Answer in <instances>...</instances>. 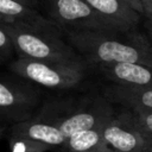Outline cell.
Listing matches in <instances>:
<instances>
[{
	"instance_id": "6da1fadb",
	"label": "cell",
	"mask_w": 152,
	"mask_h": 152,
	"mask_svg": "<svg viewBox=\"0 0 152 152\" xmlns=\"http://www.w3.org/2000/svg\"><path fill=\"white\" fill-rule=\"evenodd\" d=\"M68 38L86 59L99 65L134 63L152 66V43L134 30L69 31Z\"/></svg>"
},
{
	"instance_id": "7a4b0ae2",
	"label": "cell",
	"mask_w": 152,
	"mask_h": 152,
	"mask_svg": "<svg viewBox=\"0 0 152 152\" xmlns=\"http://www.w3.org/2000/svg\"><path fill=\"white\" fill-rule=\"evenodd\" d=\"M6 26L13 38L15 52L19 57L65 64L83 63L74 49L62 40L58 30H27L7 24Z\"/></svg>"
},
{
	"instance_id": "3957f363",
	"label": "cell",
	"mask_w": 152,
	"mask_h": 152,
	"mask_svg": "<svg viewBox=\"0 0 152 152\" xmlns=\"http://www.w3.org/2000/svg\"><path fill=\"white\" fill-rule=\"evenodd\" d=\"M10 69L19 77L52 89L72 88L84 77V63L65 64L19 57Z\"/></svg>"
},
{
	"instance_id": "277c9868",
	"label": "cell",
	"mask_w": 152,
	"mask_h": 152,
	"mask_svg": "<svg viewBox=\"0 0 152 152\" xmlns=\"http://www.w3.org/2000/svg\"><path fill=\"white\" fill-rule=\"evenodd\" d=\"M56 24L69 31H118L84 0H49Z\"/></svg>"
},
{
	"instance_id": "5b68a950",
	"label": "cell",
	"mask_w": 152,
	"mask_h": 152,
	"mask_svg": "<svg viewBox=\"0 0 152 152\" xmlns=\"http://www.w3.org/2000/svg\"><path fill=\"white\" fill-rule=\"evenodd\" d=\"M38 102V93L30 84L4 76L0 83L1 114L17 124L32 119V112Z\"/></svg>"
},
{
	"instance_id": "8992f818",
	"label": "cell",
	"mask_w": 152,
	"mask_h": 152,
	"mask_svg": "<svg viewBox=\"0 0 152 152\" xmlns=\"http://www.w3.org/2000/svg\"><path fill=\"white\" fill-rule=\"evenodd\" d=\"M103 138L112 152H145L148 145L132 110L113 116L104 127Z\"/></svg>"
},
{
	"instance_id": "52a82bcc",
	"label": "cell",
	"mask_w": 152,
	"mask_h": 152,
	"mask_svg": "<svg viewBox=\"0 0 152 152\" xmlns=\"http://www.w3.org/2000/svg\"><path fill=\"white\" fill-rule=\"evenodd\" d=\"M113 116V108L106 101L96 100L93 103L80 107L75 112L62 116L59 129L68 139L78 132L101 126L108 122Z\"/></svg>"
},
{
	"instance_id": "ba28073f",
	"label": "cell",
	"mask_w": 152,
	"mask_h": 152,
	"mask_svg": "<svg viewBox=\"0 0 152 152\" xmlns=\"http://www.w3.org/2000/svg\"><path fill=\"white\" fill-rule=\"evenodd\" d=\"M62 116L52 113H43L39 116L17 124L12 129V137L32 139L49 146L64 145L68 140L59 129Z\"/></svg>"
},
{
	"instance_id": "9c48e42d",
	"label": "cell",
	"mask_w": 152,
	"mask_h": 152,
	"mask_svg": "<svg viewBox=\"0 0 152 152\" xmlns=\"http://www.w3.org/2000/svg\"><path fill=\"white\" fill-rule=\"evenodd\" d=\"M0 21L13 27L57 31L56 23L44 18L36 7L15 0H0Z\"/></svg>"
},
{
	"instance_id": "30bf717a",
	"label": "cell",
	"mask_w": 152,
	"mask_h": 152,
	"mask_svg": "<svg viewBox=\"0 0 152 152\" xmlns=\"http://www.w3.org/2000/svg\"><path fill=\"white\" fill-rule=\"evenodd\" d=\"M102 75L115 84L126 87L152 89V66L134 63L101 64Z\"/></svg>"
},
{
	"instance_id": "8fae6325",
	"label": "cell",
	"mask_w": 152,
	"mask_h": 152,
	"mask_svg": "<svg viewBox=\"0 0 152 152\" xmlns=\"http://www.w3.org/2000/svg\"><path fill=\"white\" fill-rule=\"evenodd\" d=\"M100 17L118 31L134 30L142 17L121 0H84Z\"/></svg>"
},
{
	"instance_id": "7c38bea8",
	"label": "cell",
	"mask_w": 152,
	"mask_h": 152,
	"mask_svg": "<svg viewBox=\"0 0 152 152\" xmlns=\"http://www.w3.org/2000/svg\"><path fill=\"white\" fill-rule=\"evenodd\" d=\"M107 122L91 129L78 132L65 141L64 146L70 152H112L107 146L103 131Z\"/></svg>"
},
{
	"instance_id": "4fadbf2b",
	"label": "cell",
	"mask_w": 152,
	"mask_h": 152,
	"mask_svg": "<svg viewBox=\"0 0 152 152\" xmlns=\"http://www.w3.org/2000/svg\"><path fill=\"white\" fill-rule=\"evenodd\" d=\"M107 96L119 103L131 107H144L152 109V89H141L115 84L106 90Z\"/></svg>"
},
{
	"instance_id": "5bb4252c",
	"label": "cell",
	"mask_w": 152,
	"mask_h": 152,
	"mask_svg": "<svg viewBox=\"0 0 152 152\" xmlns=\"http://www.w3.org/2000/svg\"><path fill=\"white\" fill-rule=\"evenodd\" d=\"M51 146L20 137H12L11 138V150L12 152H45Z\"/></svg>"
},
{
	"instance_id": "9a60e30c",
	"label": "cell",
	"mask_w": 152,
	"mask_h": 152,
	"mask_svg": "<svg viewBox=\"0 0 152 152\" xmlns=\"http://www.w3.org/2000/svg\"><path fill=\"white\" fill-rule=\"evenodd\" d=\"M131 110L141 132L150 141H152V109L135 106V107H131Z\"/></svg>"
},
{
	"instance_id": "2e32d148",
	"label": "cell",
	"mask_w": 152,
	"mask_h": 152,
	"mask_svg": "<svg viewBox=\"0 0 152 152\" xmlns=\"http://www.w3.org/2000/svg\"><path fill=\"white\" fill-rule=\"evenodd\" d=\"M13 51H15L13 38H12L6 24L0 21V57H1V59L4 62L6 59H8L12 56Z\"/></svg>"
},
{
	"instance_id": "e0dca14e",
	"label": "cell",
	"mask_w": 152,
	"mask_h": 152,
	"mask_svg": "<svg viewBox=\"0 0 152 152\" xmlns=\"http://www.w3.org/2000/svg\"><path fill=\"white\" fill-rule=\"evenodd\" d=\"M141 15L145 17L147 20L152 21V0H144L142 1V12Z\"/></svg>"
},
{
	"instance_id": "ac0fdd59",
	"label": "cell",
	"mask_w": 152,
	"mask_h": 152,
	"mask_svg": "<svg viewBox=\"0 0 152 152\" xmlns=\"http://www.w3.org/2000/svg\"><path fill=\"white\" fill-rule=\"evenodd\" d=\"M124 1L125 4H127L129 7H132L133 10H135L138 13L141 14L142 12V1L144 0H121Z\"/></svg>"
},
{
	"instance_id": "d6986e66",
	"label": "cell",
	"mask_w": 152,
	"mask_h": 152,
	"mask_svg": "<svg viewBox=\"0 0 152 152\" xmlns=\"http://www.w3.org/2000/svg\"><path fill=\"white\" fill-rule=\"evenodd\" d=\"M146 28H147L148 39H150V40H151V43H152V21H151V20H147V24H146Z\"/></svg>"
},
{
	"instance_id": "ffe728a7",
	"label": "cell",
	"mask_w": 152,
	"mask_h": 152,
	"mask_svg": "<svg viewBox=\"0 0 152 152\" xmlns=\"http://www.w3.org/2000/svg\"><path fill=\"white\" fill-rule=\"evenodd\" d=\"M15 1H20V2L27 4V5L33 6V7H37V5H38V0H15Z\"/></svg>"
},
{
	"instance_id": "44dd1931",
	"label": "cell",
	"mask_w": 152,
	"mask_h": 152,
	"mask_svg": "<svg viewBox=\"0 0 152 152\" xmlns=\"http://www.w3.org/2000/svg\"><path fill=\"white\" fill-rule=\"evenodd\" d=\"M145 152H152V141H150V140H148V145H147V147H146Z\"/></svg>"
}]
</instances>
